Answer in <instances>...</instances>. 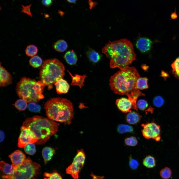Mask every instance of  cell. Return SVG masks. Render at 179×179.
<instances>
[{
  "label": "cell",
  "instance_id": "2e32d148",
  "mask_svg": "<svg viewBox=\"0 0 179 179\" xmlns=\"http://www.w3.org/2000/svg\"><path fill=\"white\" fill-rule=\"evenodd\" d=\"M143 93L139 91V90L135 89L132 91L127 96L128 98L131 101L132 103L133 109L137 110V107L136 104V100L138 97L140 96H144Z\"/></svg>",
  "mask_w": 179,
  "mask_h": 179
},
{
  "label": "cell",
  "instance_id": "d4e9b609",
  "mask_svg": "<svg viewBox=\"0 0 179 179\" xmlns=\"http://www.w3.org/2000/svg\"><path fill=\"white\" fill-rule=\"evenodd\" d=\"M43 61L41 58L37 56H35L31 58L29 60L30 64L35 68H38L42 65Z\"/></svg>",
  "mask_w": 179,
  "mask_h": 179
},
{
  "label": "cell",
  "instance_id": "4316f807",
  "mask_svg": "<svg viewBox=\"0 0 179 179\" xmlns=\"http://www.w3.org/2000/svg\"><path fill=\"white\" fill-rule=\"evenodd\" d=\"M88 55L90 60L94 63L98 62L100 58L98 53L92 50H90L88 51Z\"/></svg>",
  "mask_w": 179,
  "mask_h": 179
},
{
  "label": "cell",
  "instance_id": "603a6c76",
  "mask_svg": "<svg viewBox=\"0 0 179 179\" xmlns=\"http://www.w3.org/2000/svg\"><path fill=\"white\" fill-rule=\"evenodd\" d=\"M148 87V79L146 77H139L137 80L136 84L137 89L142 90Z\"/></svg>",
  "mask_w": 179,
  "mask_h": 179
},
{
  "label": "cell",
  "instance_id": "d590c367",
  "mask_svg": "<svg viewBox=\"0 0 179 179\" xmlns=\"http://www.w3.org/2000/svg\"><path fill=\"white\" fill-rule=\"evenodd\" d=\"M136 104L137 108L142 110H145L148 106V104L147 101L142 99L139 100Z\"/></svg>",
  "mask_w": 179,
  "mask_h": 179
},
{
  "label": "cell",
  "instance_id": "7a4b0ae2",
  "mask_svg": "<svg viewBox=\"0 0 179 179\" xmlns=\"http://www.w3.org/2000/svg\"><path fill=\"white\" fill-rule=\"evenodd\" d=\"M140 77L136 68L129 66L112 76L109 80L111 89L115 93L127 96L136 89L138 79Z\"/></svg>",
  "mask_w": 179,
  "mask_h": 179
},
{
  "label": "cell",
  "instance_id": "60d3db41",
  "mask_svg": "<svg viewBox=\"0 0 179 179\" xmlns=\"http://www.w3.org/2000/svg\"><path fill=\"white\" fill-rule=\"evenodd\" d=\"M0 142H1L3 141L4 137L5 134L2 131H0Z\"/></svg>",
  "mask_w": 179,
  "mask_h": 179
},
{
  "label": "cell",
  "instance_id": "ba28073f",
  "mask_svg": "<svg viewBox=\"0 0 179 179\" xmlns=\"http://www.w3.org/2000/svg\"><path fill=\"white\" fill-rule=\"evenodd\" d=\"M85 160V153L82 149L78 150L72 164L66 170V173L74 179H78L79 174L83 167Z\"/></svg>",
  "mask_w": 179,
  "mask_h": 179
},
{
  "label": "cell",
  "instance_id": "f35d334b",
  "mask_svg": "<svg viewBox=\"0 0 179 179\" xmlns=\"http://www.w3.org/2000/svg\"><path fill=\"white\" fill-rule=\"evenodd\" d=\"M88 2L89 5V8L90 9L93 8L97 4V2L93 1L92 0H89Z\"/></svg>",
  "mask_w": 179,
  "mask_h": 179
},
{
  "label": "cell",
  "instance_id": "484cf974",
  "mask_svg": "<svg viewBox=\"0 0 179 179\" xmlns=\"http://www.w3.org/2000/svg\"><path fill=\"white\" fill-rule=\"evenodd\" d=\"M117 131L120 134L132 132L133 131V127L129 125L125 124H120L118 126Z\"/></svg>",
  "mask_w": 179,
  "mask_h": 179
},
{
  "label": "cell",
  "instance_id": "5bb4252c",
  "mask_svg": "<svg viewBox=\"0 0 179 179\" xmlns=\"http://www.w3.org/2000/svg\"><path fill=\"white\" fill-rule=\"evenodd\" d=\"M152 44V42L149 39L142 38L137 40L136 45L137 47L141 52H145L150 50Z\"/></svg>",
  "mask_w": 179,
  "mask_h": 179
},
{
  "label": "cell",
  "instance_id": "f1b7e54d",
  "mask_svg": "<svg viewBox=\"0 0 179 179\" xmlns=\"http://www.w3.org/2000/svg\"><path fill=\"white\" fill-rule=\"evenodd\" d=\"M38 52L37 47L33 45L28 46L25 50L26 54L28 56L33 57L37 54Z\"/></svg>",
  "mask_w": 179,
  "mask_h": 179
},
{
  "label": "cell",
  "instance_id": "4dcf8cb0",
  "mask_svg": "<svg viewBox=\"0 0 179 179\" xmlns=\"http://www.w3.org/2000/svg\"><path fill=\"white\" fill-rule=\"evenodd\" d=\"M27 102L23 99H19L16 101L14 106L15 107L20 111H24L25 110L27 106Z\"/></svg>",
  "mask_w": 179,
  "mask_h": 179
},
{
  "label": "cell",
  "instance_id": "74e56055",
  "mask_svg": "<svg viewBox=\"0 0 179 179\" xmlns=\"http://www.w3.org/2000/svg\"><path fill=\"white\" fill-rule=\"evenodd\" d=\"M28 107L30 111L34 112H38L41 109L40 106L35 103H30L28 105Z\"/></svg>",
  "mask_w": 179,
  "mask_h": 179
},
{
  "label": "cell",
  "instance_id": "7bdbcfd3",
  "mask_svg": "<svg viewBox=\"0 0 179 179\" xmlns=\"http://www.w3.org/2000/svg\"><path fill=\"white\" fill-rule=\"evenodd\" d=\"M67 2L71 3H75L77 0H66Z\"/></svg>",
  "mask_w": 179,
  "mask_h": 179
},
{
  "label": "cell",
  "instance_id": "7c38bea8",
  "mask_svg": "<svg viewBox=\"0 0 179 179\" xmlns=\"http://www.w3.org/2000/svg\"><path fill=\"white\" fill-rule=\"evenodd\" d=\"M9 157L12 164L14 166H17L22 164L26 159L25 155L21 150H17L10 155Z\"/></svg>",
  "mask_w": 179,
  "mask_h": 179
},
{
  "label": "cell",
  "instance_id": "836d02e7",
  "mask_svg": "<svg viewBox=\"0 0 179 179\" xmlns=\"http://www.w3.org/2000/svg\"><path fill=\"white\" fill-rule=\"evenodd\" d=\"M125 142L127 145L134 146L137 144L138 141L135 137L132 136L126 138L125 140Z\"/></svg>",
  "mask_w": 179,
  "mask_h": 179
},
{
  "label": "cell",
  "instance_id": "ac0fdd59",
  "mask_svg": "<svg viewBox=\"0 0 179 179\" xmlns=\"http://www.w3.org/2000/svg\"><path fill=\"white\" fill-rule=\"evenodd\" d=\"M55 152V149L50 147H46L43 149L42 155L45 164L51 159Z\"/></svg>",
  "mask_w": 179,
  "mask_h": 179
},
{
  "label": "cell",
  "instance_id": "e0dca14e",
  "mask_svg": "<svg viewBox=\"0 0 179 179\" xmlns=\"http://www.w3.org/2000/svg\"><path fill=\"white\" fill-rule=\"evenodd\" d=\"M141 116L137 112L130 111L127 114L126 120L129 124L132 125L136 124L140 121Z\"/></svg>",
  "mask_w": 179,
  "mask_h": 179
},
{
  "label": "cell",
  "instance_id": "e575fe53",
  "mask_svg": "<svg viewBox=\"0 0 179 179\" xmlns=\"http://www.w3.org/2000/svg\"><path fill=\"white\" fill-rule=\"evenodd\" d=\"M153 103L156 107H159L162 106L164 103V100L160 96L155 97L153 99Z\"/></svg>",
  "mask_w": 179,
  "mask_h": 179
},
{
  "label": "cell",
  "instance_id": "9a60e30c",
  "mask_svg": "<svg viewBox=\"0 0 179 179\" xmlns=\"http://www.w3.org/2000/svg\"><path fill=\"white\" fill-rule=\"evenodd\" d=\"M56 90L58 94L66 93L68 92L70 85L67 82L63 79L57 81L54 84Z\"/></svg>",
  "mask_w": 179,
  "mask_h": 179
},
{
  "label": "cell",
  "instance_id": "9c48e42d",
  "mask_svg": "<svg viewBox=\"0 0 179 179\" xmlns=\"http://www.w3.org/2000/svg\"><path fill=\"white\" fill-rule=\"evenodd\" d=\"M143 128L142 133L143 135L146 139L151 138L156 141L161 139V128L160 126L154 121L141 125Z\"/></svg>",
  "mask_w": 179,
  "mask_h": 179
},
{
  "label": "cell",
  "instance_id": "4fadbf2b",
  "mask_svg": "<svg viewBox=\"0 0 179 179\" xmlns=\"http://www.w3.org/2000/svg\"><path fill=\"white\" fill-rule=\"evenodd\" d=\"M0 86L5 87L11 84L12 78L10 74L0 65Z\"/></svg>",
  "mask_w": 179,
  "mask_h": 179
},
{
  "label": "cell",
  "instance_id": "30bf717a",
  "mask_svg": "<svg viewBox=\"0 0 179 179\" xmlns=\"http://www.w3.org/2000/svg\"><path fill=\"white\" fill-rule=\"evenodd\" d=\"M20 129L18 143L19 147L23 148L29 143H35L38 141V138L36 134L30 129L22 126Z\"/></svg>",
  "mask_w": 179,
  "mask_h": 179
},
{
  "label": "cell",
  "instance_id": "ffe728a7",
  "mask_svg": "<svg viewBox=\"0 0 179 179\" xmlns=\"http://www.w3.org/2000/svg\"><path fill=\"white\" fill-rule=\"evenodd\" d=\"M0 168L1 170L5 175H11L13 172V168L12 165H10L3 161L0 162Z\"/></svg>",
  "mask_w": 179,
  "mask_h": 179
},
{
  "label": "cell",
  "instance_id": "d6986e66",
  "mask_svg": "<svg viewBox=\"0 0 179 179\" xmlns=\"http://www.w3.org/2000/svg\"><path fill=\"white\" fill-rule=\"evenodd\" d=\"M64 58L67 63L70 65L76 64L77 61V55L73 50L67 52L64 55Z\"/></svg>",
  "mask_w": 179,
  "mask_h": 179
},
{
  "label": "cell",
  "instance_id": "3957f363",
  "mask_svg": "<svg viewBox=\"0 0 179 179\" xmlns=\"http://www.w3.org/2000/svg\"><path fill=\"white\" fill-rule=\"evenodd\" d=\"M48 118L65 125H69L74 115L73 105L66 98H51L45 103L44 107Z\"/></svg>",
  "mask_w": 179,
  "mask_h": 179
},
{
  "label": "cell",
  "instance_id": "83f0119b",
  "mask_svg": "<svg viewBox=\"0 0 179 179\" xmlns=\"http://www.w3.org/2000/svg\"><path fill=\"white\" fill-rule=\"evenodd\" d=\"M159 174L162 179H168L172 176V171L170 168L168 167H166L160 171Z\"/></svg>",
  "mask_w": 179,
  "mask_h": 179
},
{
  "label": "cell",
  "instance_id": "f546056e",
  "mask_svg": "<svg viewBox=\"0 0 179 179\" xmlns=\"http://www.w3.org/2000/svg\"><path fill=\"white\" fill-rule=\"evenodd\" d=\"M171 67L173 73L176 78L179 80V57L172 64Z\"/></svg>",
  "mask_w": 179,
  "mask_h": 179
},
{
  "label": "cell",
  "instance_id": "8d00e7d4",
  "mask_svg": "<svg viewBox=\"0 0 179 179\" xmlns=\"http://www.w3.org/2000/svg\"><path fill=\"white\" fill-rule=\"evenodd\" d=\"M129 165L130 168L133 170L137 169L139 166L138 161L130 157L129 159Z\"/></svg>",
  "mask_w": 179,
  "mask_h": 179
},
{
  "label": "cell",
  "instance_id": "8fae6325",
  "mask_svg": "<svg viewBox=\"0 0 179 179\" xmlns=\"http://www.w3.org/2000/svg\"><path fill=\"white\" fill-rule=\"evenodd\" d=\"M116 104L118 109L124 113L130 112L131 108L133 109L132 103L128 98H122L117 99Z\"/></svg>",
  "mask_w": 179,
  "mask_h": 179
},
{
  "label": "cell",
  "instance_id": "7402d4cb",
  "mask_svg": "<svg viewBox=\"0 0 179 179\" xmlns=\"http://www.w3.org/2000/svg\"><path fill=\"white\" fill-rule=\"evenodd\" d=\"M53 47L56 51L59 52L65 51L68 47L66 42L63 40L57 41L54 44Z\"/></svg>",
  "mask_w": 179,
  "mask_h": 179
},
{
  "label": "cell",
  "instance_id": "5b68a950",
  "mask_svg": "<svg viewBox=\"0 0 179 179\" xmlns=\"http://www.w3.org/2000/svg\"><path fill=\"white\" fill-rule=\"evenodd\" d=\"M45 86L40 80L23 77L17 83L16 90L19 97L27 103H36L44 98L42 93Z\"/></svg>",
  "mask_w": 179,
  "mask_h": 179
},
{
  "label": "cell",
  "instance_id": "6da1fadb",
  "mask_svg": "<svg viewBox=\"0 0 179 179\" xmlns=\"http://www.w3.org/2000/svg\"><path fill=\"white\" fill-rule=\"evenodd\" d=\"M102 51L110 59L112 68L125 69L136 59L133 44L125 39L109 42L103 48Z\"/></svg>",
  "mask_w": 179,
  "mask_h": 179
},
{
  "label": "cell",
  "instance_id": "ab89813d",
  "mask_svg": "<svg viewBox=\"0 0 179 179\" xmlns=\"http://www.w3.org/2000/svg\"><path fill=\"white\" fill-rule=\"evenodd\" d=\"M53 0H42V4L46 6L50 5L53 2Z\"/></svg>",
  "mask_w": 179,
  "mask_h": 179
},
{
  "label": "cell",
  "instance_id": "ee69618b",
  "mask_svg": "<svg viewBox=\"0 0 179 179\" xmlns=\"http://www.w3.org/2000/svg\"><path fill=\"white\" fill-rule=\"evenodd\" d=\"M59 13L62 15H63L64 14V12L61 11H59Z\"/></svg>",
  "mask_w": 179,
  "mask_h": 179
},
{
  "label": "cell",
  "instance_id": "1f68e13d",
  "mask_svg": "<svg viewBox=\"0 0 179 179\" xmlns=\"http://www.w3.org/2000/svg\"><path fill=\"white\" fill-rule=\"evenodd\" d=\"M24 148L25 152L29 155H33L36 152V148L34 143H29L26 145Z\"/></svg>",
  "mask_w": 179,
  "mask_h": 179
},
{
  "label": "cell",
  "instance_id": "cb8c5ba5",
  "mask_svg": "<svg viewBox=\"0 0 179 179\" xmlns=\"http://www.w3.org/2000/svg\"><path fill=\"white\" fill-rule=\"evenodd\" d=\"M71 76L72 78V82L71 85H76L79 86L81 88L83 85V83L84 80L86 76L85 75L81 76L78 75H76L73 76L71 74Z\"/></svg>",
  "mask_w": 179,
  "mask_h": 179
},
{
  "label": "cell",
  "instance_id": "b9f144b4",
  "mask_svg": "<svg viewBox=\"0 0 179 179\" xmlns=\"http://www.w3.org/2000/svg\"><path fill=\"white\" fill-rule=\"evenodd\" d=\"M171 19H176L178 17V16L176 12V10L175 9V11L174 12L171 13Z\"/></svg>",
  "mask_w": 179,
  "mask_h": 179
},
{
  "label": "cell",
  "instance_id": "44dd1931",
  "mask_svg": "<svg viewBox=\"0 0 179 179\" xmlns=\"http://www.w3.org/2000/svg\"><path fill=\"white\" fill-rule=\"evenodd\" d=\"M142 164L146 168L151 169L156 165V161L154 157L150 155L147 156L143 160Z\"/></svg>",
  "mask_w": 179,
  "mask_h": 179
},
{
  "label": "cell",
  "instance_id": "d6a6232c",
  "mask_svg": "<svg viewBox=\"0 0 179 179\" xmlns=\"http://www.w3.org/2000/svg\"><path fill=\"white\" fill-rule=\"evenodd\" d=\"M44 175L45 177L48 178H45L44 179H62L60 175L56 171H54L52 173H45Z\"/></svg>",
  "mask_w": 179,
  "mask_h": 179
},
{
  "label": "cell",
  "instance_id": "277c9868",
  "mask_svg": "<svg viewBox=\"0 0 179 179\" xmlns=\"http://www.w3.org/2000/svg\"><path fill=\"white\" fill-rule=\"evenodd\" d=\"M59 124L48 118L35 116L27 118L23 126L30 129L38 138L35 143L41 145L45 143L58 131Z\"/></svg>",
  "mask_w": 179,
  "mask_h": 179
},
{
  "label": "cell",
  "instance_id": "8992f818",
  "mask_svg": "<svg viewBox=\"0 0 179 179\" xmlns=\"http://www.w3.org/2000/svg\"><path fill=\"white\" fill-rule=\"evenodd\" d=\"M65 68L63 63L57 59H47L44 62L40 72V81L49 89L58 80L63 79Z\"/></svg>",
  "mask_w": 179,
  "mask_h": 179
},
{
  "label": "cell",
  "instance_id": "52a82bcc",
  "mask_svg": "<svg viewBox=\"0 0 179 179\" xmlns=\"http://www.w3.org/2000/svg\"><path fill=\"white\" fill-rule=\"evenodd\" d=\"M12 165L13 168V174L2 176L3 179H36L40 173V165L33 162L29 157L19 166Z\"/></svg>",
  "mask_w": 179,
  "mask_h": 179
}]
</instances>
